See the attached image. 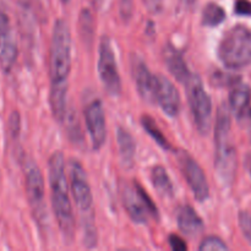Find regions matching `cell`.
<instances>
[{
  "label": "cell",
  "mask_w": 251,
  "mask_h": 251,
  "mask_svg": "<svg viewBox=\"0 0 251 251\" xmlns=\"http://www.w3.org/2000/svg\"><path fill=\"white\" fill-rule=\"evenodd\" d=\"M141 125L145 129V131L154 140L157 145H158L161 149H163L164 151H173L176 152L174 147L172 146V144L169 142V140L167 139L163 135V132L161 131V129L158 127L157 123L154 122L153 118L149 117V115H142L141 118Z\"/></svg>",
  "instance_id": "cell-20"
},
{
  "label": "cell",
  "mask_w": 251,
  "mask_h": 251,
  "mask_svg": "<svg viewBox=\"0 0 251 251\" xmlns=\"http://www.w3.org/2000/svg\"><path fill=\"white\" fill-rule=\"evenodd\" d=\"M19 54L16 39L10 24L9 16L0 10V65L9 73L15 65Z\"/></svg>",
  "instance_id": "cell-13"
},
{
  "label": "cell",
  "mask_w": 251,
  "mask_h": 251,
  "mask_svg": "<svg viewBox=\"0 0 251 251\" xmlns=\"http://www.w3.org/2000/svg\"><path fill=\"white\" fill-rule=\"evenodd\" d=\"M168 243H169V245H171L172 250H174V251H186L188 250V245H186V243L176 234L169 235Z\"/></svg>",
  "instance_id": "cell-28"
},
{
  "label": "cell",
  "mask_w": 251,
  "mask_h": 251,
  "mask_svg": "<svg viewBox=\"0 0 251 251\" xmlns=\"http://www.w3.org/2000/svg\"><path fill=\"white\" fill-rule=\"evenodd\" d=\"M181 2H183V5L185 7H193L194 5L196 4V1H198V0H180Z\"/></svg>",
  "instance_id": "cell-32"
},
{
  "label": "cell",
  "mask_w": 251,
  "mask_h": 251,
  "mask_svg": "<svg viewBox=\"0 0 251 251\" xmlns=\"http://www.w3.org/2000/svg\"><path fill=\"white\" fill-rule=\"evenodd\" d=\"M249 119H250V123H251V105H250V108H249Z\"/></svg>",
  "instance_id": "cell-33"
},
{
  "label": "cell",
  "mask_w": 251,
  "mask_h": 251,
  "mask_svg": "<svg viewBox=\"0 0 251 251\" xmlns=\"http://www.w3.org/2000/svg\"><path fill=\"white\" fill-rule=\"evenodd\" d=\"M228 249H229L228 245L221 238L215 237V235L206 237L199 247L200 251H227Z\"/></svg>",
  "instance_id": "cell-23"
},
{
  "label": "cell",
  "mask_w": 251,
  "mask_h": 251,
  "mask_svg": "<svg viewBox=\"0 0 251 251\" xmlns=\"http://www.w3.org/2000/svg\"><path fill=\"white\" fill-rule=\"evenodd\" d=\"M78 26H80L81 37L86 44L91 46L95 37V20L90 10L83 9L78 19Z\"/></svg>",
  "instance_id": "cell-22"
},
{
  "label": "cell",
  "mask_w": 251,
  "mask_h": 251,
  "mask_svg": "<svg viewBox=\"0 0 251 251\" xmlns=\"http://www.w3.org/2000/svg\"><path fill=\"white\" fill-rule=\"evenodd\" d=\"M244 164H245V168H247L248 173H249V176L251 178V153H248L247 156H245Z\"/></svg>",
  "instance_id": "cell-31"
},
{
  "label": "cell",
  "mask_w": 251,
  "mask_h": 251,
  "mask_svg": "<svg viewBox=\"0 0 251 251\" xmlns=\"http://www.w3.org/2000/svg\"><path fill=\"white\" fill-rule=\"evenodd\" d=\"M9 130L12 137H17L20 134V115L17 112H12L9 118Z\"/></svg>",
  "instance_id": "cell-27"
},
{
  "label": "cell",
  "mask_w": 251,
  "mask_h": 251,
  "mask_svg": "<svg viewBox=\"0 0 251 251\" xmlns=\"http://www.w3.org/2000/svg\"><path fill=\"white\" fill-rule=\"evenodd\" d=\"M238 221H239V227L242 229L243 235L251 245V215L247 211H240Z\"/></svg>",
  "instance_id": "cell-25"
},
{
  "label": "cell",
  "mask_w": 251,
  "mask_h": 251,
  "mask_svg": "<svg viewBox=\"0 0 251 251\" xmlns=\"http://www.w3.org/2000/svg\"><path fill=\"white\" fill-rule=\"evenodd\" d=\"M134 12V0H120V15L124 22H129Z\"/></svg>",
  "instance_id": "cell-26"
},
{
  "label": "cell",
  "mask_w": 251,
  "mask_h": 251,
  "mask_svg": "<svg viewBox=\"0 0 251 251\" xmlns=\"http://www.w3.org/2000/svg\"><path fill=\"white\" fill-rule=\"evenodd\" d=\"M122 200L127 215L136 225H146L150 216L158 218V208L137 181H134L132 185H123Z\"/></svg>",
  "instance_id": "cell-6"
},
{
  "label": "cell",
  "mask_w": 251,
  "mask_h": 251,
  "mask_svg": "<svg viewBox=\"0 0 251 251\" xmlns=\"http://www.w3.org/2000/svg\"><path fill=\"white\" fill-rule=\"evenodd\" d=\"M25 180L28 203L31 206L32 215L39 227H44L48 220L46 199H44V178L39 167L33 161L25 162Z\"/></svg>",
  "instance_id": "cell-7"
},
{
  "label": "cell",
  "mask_w": 251,
  "mask_h": 251,
  "mask_svg": "<svg viewBox=\"0 0 251 251\" xmlns=\"http://www.w3.org/2000/svg\"><path fill=\"white\" fill-rule=\"evenodd\" d=\"M49 186H50L51 207L60 232L66 243L75 238V216L69 198L68 178L65 173V159L61 152L56 151L48 159Z\"/></svg>",
  "instance_id": "cell-2"
},
{
  "label": "cell",
  "mask_w": 251,
  "mask_h": 251,
  "mask_svg": "<svg viewBox=\"0 0 251 251\" xmlns=\"http://www.w3.org/2000/svg\"><path fill=\"white\" fill-rule=\"evenodd\" d=\"M131 74L140 97L149 104H156V75L136 54L131 56Z\"/></svg>",
  "instance_id": "cell-12"
},
{
  "label": "cell",
  "mask_w": 251,
  "mask_h": 251,
  "mask_svg": "<svg viewBox=\"0 0 251 251\" xmlns=\"http://www.w3.org/2000/svg\"><path fill=\"white\" fill-rule=\"evenodd\" d=\"M98 75L103 83V87L108 95L118 97L122 93V78L118 70L115 54L113 50L109 37L104 36L100 39V51H98Z\"/></svg>",
  "instance_id": "cell-8"
},
{
  "label": "cell",
  "mask_w": 251,
  "mask_h": 251,
  "mask_svg": "<svg viewBox=\"0 0 251 251\" xmlns=\"http://www.w3.org/2000/svg\"><path fill=\"white\" fill-rule=\"evenodd\" d=\"M232 120L229 109L221 104L215 122V169L221 180L230 184L237 172V151L232 141Z\"/></svg>",
  "instance_id": "cell-3"
},
{
  "label": "cell",
  "mask_w": 251,
  "mask_h": 251,
  "mask_svg": "<svg viewBox=\"0 0 251 251\" xmlns=\"http://www.w3.org/2000/svg\"><path fill=\"white\" fill-rule=\"evenodd\" d=\"M176 223L179 229L188 237H198L205 228L201 217L190 205H183L178 208Z\"/></svg>",
  "instance_id": "cell-16"
},
{
  "label": "cell",
  "mask_w": 251,
  "mask_h": 251,
  "mask_svg": "<svg viewBox=\"0 0 251 251\" xmlns=\"http://www.w3.org/2000/svg\"><path fill=\"white\" fill-rule=\"evenodd\" d=\"M251 100V88L249 85L237 82L232 86L229 93V108L237 119H242L245 113L249 112Z\"/></svg>",
  "instance_id": "cell-17"
},
{
  "label": "cell",
  "mask_w": 251,
  "mask_h": 251,
  "mask_svg": "<svg viewBox=\"0 0 251 251\" xmlns=\"http://www.w3.org/2000/svg\"><path fill=\"white\" fill-rule=\"evenodd\" d=\"M217 56L228 69L247 68L251 64V29L235 25L225 32L217 48Z\"/></svg>",
  "instance_id": "cell-4"
},
{
  "label": "cell",
  "mask_w": 251,
  "mask_h": 251,
  "mask_svg": "<svg viewBox=\"0 0 251 251\" xmlns=\"http://www.w3.org/2000/svg\"><path fill=\"white\" fill-rule=\"evenodd\" d=\"M163 60L167 69L169 70V73H171L179 82L185 85L193 74L189 70L183 54H181L176 47L172 46V44H167L163 48Z\"/></svg>",
  "instance_id": "cell-15"
},
{
  "label": "cell",
  "mask_w": 251,
  "mask_h": 251,
  "mask_svg": "<svg viewBox=\"0 0 251 251\" xmlns=\"http://www.w3.org/2000/svg\"><path fill=\"white\" fill-rule=\"evenodd\" d=\"M150 14L157 15L163 10V0H142Z\"/></svg>",
  "instance_id": "cell-29"
},
{
  "label": "cell",
  "mask_w": 251,
  "mask_h": 251,
  "mask_svg": "<svg viewBox=\"0 0 251 251\" xmlns=\"http://www.w3.org/2000/svg\"><path fill=\"white\" fill-rule=\"evenodd\" d=\"M70 189L76 207L83 217V222L93 221L92 190L87 173L78 161H71L70 163Z\"/></svg>",
  "instance_id": "cell-9"
},
{
  "label": "cell",
  "mask_w": 251,
  "mask_h": 251,
  "mask_svg": "<svg viewBox=\"0 0 251 251\" xmlns=\"http://www.w3.org/2000/svg\"><path fill=\"white\" fill-rule=\"evenodd\" d=\"M188 93V102L190 107L194 123L202 136L210 132L212 125V100L205 90L202 81L196 74H193L188 82L184 85Z\"/></svg>",
  "instance_id": "cell-5"
},
{
  "label": "cell",
  "mask_w": 251,
  "mask_h": 251,
  "mask_svg": "<svg viewBox=\"0 0 251 251\" xmlns=\"http://www.w3.org/2000/svg\"><path fill=\"white\" fill-rule=\"evenodd\" d=\"M49 54V103L56 122L64 123L68 113L66 93L71 71V32L65 20L58 19L54 24Z\"/></svg>",
  "instance_id": "cell-1"
},
{
  "label": "cell",
  "mask_w": 251,
  "mask_h": 251,
  "mask_svg": "<svg viewBox=\"0 0 251 251\" xmlns=\"http://www.w3.org/2000/svg\"><path fill=\"white\" fill-rule=\"evenodd\" d=\"M226 20V11L216 2H208L202 10L201 24L206 27H217Z\"/></svg>",
  "instance_id": "cell-21"
},
{
  "label": "cell",
  "mask_w": 251,
  "mask_h": 251,
  "mask_svg": "<svg viewBox=\"0 0 251 251\" xmlns=\"http://www.w3.org/2000/svg\"><path fill=\"white\" fill-rule=\"evenodd\" d=\"M176 158H178L179 168H180L189 188L193 191L194 198L199 202H203L207 200L210 198V186H208L205 172L202 171L200 164L189 152L183 151V150L176 152Z\"/></svg>",
  "instance_id": "cell-10"
},
{
  "label": "cell",
  "mask_w": 251,
  "mask_h": 251,
  "mask_svg": "<svg viewBox=\"0 0 251 251\" xmlns=\"http://www.w3.org/2000/svg\"><path fill=\"white\" fill-rule=\"evenodd\" d=\"M117 141L123 164L126 168H131L134 166L135 156H136V142L134 137L125 127L119 126L117 130Z\"/></svg>",
  "instance_id": "cell-18"
},
{
  "label": "cell",
  "mask_w": 251,
  "mask_h": 251,
  "mask_svg": "<svg viewBox=\"0 0 251 251\" xmlns=\"http://www.w3.org/2000/svg\"><path fill=\"white\" fill-rule=\"evenodd\" d=\"M85 120L93 150L98 151L102 149L107 140V122L102 100L97 98L86 105Z\"/></svg>",
  "instance_id": "cell-11"
},
{
  "label": "cell",
  "mask_w": 251,
  "mask_h": 251,
  "mask_svg": "<svg viewBox=\"0 0 251 251\" xmlns=\"http://www.w3.org/2000/svg\"><path fill=\"white\" fill-rule=\"evenodd\" d=\"M156 104L168 117L176 118L180 112V95L168 77L156 75Z\"/></svg>",
  "instance_id": "cell-14"
},
{
  "label": "cell",
  "mask_w": 251,
  "mask_h": 251,
  "mask_svg": "<svg viewBox=\"0 0 251 251\" xmlns=\"http://www.w3.org/2000/svg\"><path fill=\"white\" fill-rule=\"evenodd\" d=\"M151 181L153 184V188L162 198H172L174 195L173 183L163 166H154L152 168Z\"/></svg>",
  "instance_id": "cell-19"
},
{
  "label": "cell",
  "mask_w": 251,
  "mask_h": 251,
  "mask_svg": "<svg viewBox=\"0 0 251 251\" xmlns=\"http://www.w3.org/2000/svg\"><path fill=\"white\" fill-rule=\"evenodd\" d=\"M68 122V132H69V136H70L71 140L74 141H77L80 142L82 140V136H81V132H80V125H78V119H76V115L74 114H69L65 117L64 122Z\"/></svg>",
  "instance_id": "cell-24"
},
{
  "label": "cell",
  "mask_w": 251,
  "mask_h": 251,
  "mask_svg": "<svg viewBox=\"0 0 251 251\" xmlns=\"http://www.w3.org/2000/svg\"><path fill=\"white\" fill-rule=\"evenodd\" d=\"M235 12L238 15L250 16L251 15V2L248 0H238L235 2Z\"/></svg>",
  "instance_id": "cell-30"
}]
</instances>
